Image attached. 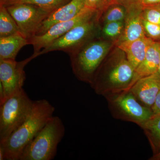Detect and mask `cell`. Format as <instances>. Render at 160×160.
I'll use <instances>...</instances> for the list:
<instances>
[{"mask_svg": "<svg viewBox=\"0 0 160 160\" xmlns=\"http://www.w3.org/2000/svg\"><path fill=\"white\" fill-rule=\"evenodd\" d=\"M55 108L46 99L34 101L31 112L26 120L4 143L5 160H19L27 145L52 116Z\"/></svg>", "mask_w": 160, "mask_h": 160, "instance_id": "6da1fadb", "label": "cell"}, {"mask_svg": "<svg viewBox=\"0 0 160 160\" xmlns=\"http://www.w3.org/2000/svg\"><path fill=\"white\" fill-rule=\"evenodd\" d=\"M134 71V68L122 51L121 54L109 62H102L90 85L97 94L105 97L126 91L129 87Z\"/></svg>", "mask_w": 160, "mask_h": 160, "instance_id": "7a4b0ae2", "label": "cell"}, {"mask_svg": "<svg viewBox=\"0 0 160 160\" xmlns=\"http://www.w3.org/2000/svg\"><path fill=\"white\" fill-rule=\"evenodd\" d=\"M111 47L109 41L94 38L69 54L75 76L80 81L90 84Z\"/></svg>", "mask_w": 160, "mask_h": 160, "instance_id": "3957f363", "label": "cell"}, {"mask_svg": "<svg viewBox=\"0 0 160 160\" xmlns=\"http://www.w3.org/2000/svg\"><path fill=\"white\" fill-rule=\"evenodd\" d=\"M65 133L62 121L52 116L23 150L19 160H51Z\"/></svg>", "mask_w": 160, "mask_h": 160, "instance_id": "277c9868", "label": "cell"}, {"mask_svg": "<svg viewBox=\"0 0 160 160\" xmlns=\"http://www.w3.org/2000/svg\"><path fill=\"white\" fill-rule=\"evenodd\" d=\"M33 103L22 89L0 105V143L6 142L29 116Z\"/></svg>", "mask_w": 160, "mask_h": 160, "instance_id": "5b68a950", "label": "cell"}, {"mask_svg": "<svg viewBox=\"0 0 160 160\" xmlns=\"http://www.w3.org/2000/svg\"><path fill=\"white\" fill-rule=\"evenodd\" d=\"M105 98L112 117L117 119L140 126L153 116L151 109L140 103L131 92L122 91Z\"/></svg>", "mask_w": 160, "mask_h": 160, "instance_id": "8992f818", "label": "cell"}, {"mask_svg": "<svg viewBox=\"0 0 160 160\" xmlns=\"http://www.w3.org/2000/svg\"><path fill=\"white\" fill-rule=\"evenodd\" d=\"M5 6L17 24L20 33L28 40L36 35L42 23L52 12L28 3Z\"/></svg>", "mask_w": 160, "mask_h": 160, "instance_id": "52a82bcc", "label": "cell"}, {"mask_svg": "<svg viewBox=\"0 0 160 160\" xmlns=\"http://www.w3.org/2000/svg\"><path fill=\"white\" fill-rule=\"evenodd\" d=\"M98 19L99 18H96L75 26L42 49L39 55L54 51H62L70 54L95 38L98 33Z\"/></svg>", "mask_w": 160, "mask_h": 160, "instance_id": "ba28073f", "label": "cell"}, {"mask_svg": "<svg viewBox=\"0 0 160 160\" xmlns=\"http://www.w3.org/2000/svg\"><path fill=\"white\" fill-rule=\"evenodd\" d=\"M102 14L100 12L85 7V9L72 19L55 24L45 33L40 35H35L29 40V44L32 45L34 49V53L39 56L40 51L49 46L52 42L66 34L75 26L90 20L99 18Z\"/></svg>", "mask_w": 160, "mask_h": 160, "instance_id": "9c48e42d", "label": "cell"}, {"mask_svg": "<svg viewBox=\"0 0 160 160\" xmlns=\"http://www.w3.org/2000/svg\"><path fill=\"white\" fill-rule=\"evenodd\" d=\"M38 57L33 53L26 59L0 60V85L2 86L6 99L23 89L26 80L24 68L30 61Z\"/></svg>", "mask_w": 160, "mask_h": 160, "instance_id": "30bf717a", "label": "cell"}, {"mask_svg": "<svg viewBox=\"0 0 160 160\" xmlns=\"http://www.w3.org/2000/svg\"><path fill=\"white\" fill-rule=\"evenodd\" d=\"M144 7L141 3H138L126 8L124 31L121 37L117 40L116 44L134 41L146 36L142 23Z\"/></svg>", "mask_w": 160, "mask_h": 160, "instance_id": "8fae6325", "label": "cell"}, {"mask_svg": "<svg viewBox=\"0 0 160 160\" xmlns=\"http://www.w3.org/2000/svg\"><path fill=\"white\" fill-rule=\"evenodd\" d=\"M86 7L85 0H70L69 2L61 6L49 15L42 23L36 35L45 33L55 24L72 19Z\"/></svg>", "mask_w": 160, "mask_h": 160, "instance_id": "7c38bea8", "label": "cell"}, {"mask_svg": "<svg viewBox=\"0 0 160 160\" xmlns=\"http://www.w3.org/2000/svg\"><path fill=\"white\" fill-rule=\"evenodd\" d=\"M129 91L140 103L151 109L160 91V76L157 72L142 78L138 80Z\"/></svg>", "mask_w": 160, "mask_h": 160, "instance_id": "4fadbf2b", "label": "cell"}, {"mask_svg": "<svg viewBox=\"0 0 160 160\" xmlns=\"http://www.w3.org/2000/svg\"><path fill=\"white\" fill-rule=\"evenodd\" d=\"M160 59V42L153 41L149 46L145 58L137 68L130 85L126 91H129L132 86L142 78L157 73Z\"/></svg>", "mask_w": 160, "mask_h": 160, "instance_id": "5bb4252c", "label": "cell"}, {"mask_svg": "<svg viewBox=\"0 0 160 160\" xmlns=\"http://www.w3.org/2000/svg\"><path fill=\"white\" fill-rule=\"evenodd\" d=\"M153 41L145 36L134 41L117 43V46L125 53L127 59L135 69L145 58L148 48Z\"/></svg>", "mask_w": 160, "mask_h": 160, "instance_id": "9a60e30c", "label": "cell"}, {"mask_svg": "<svg viewBox=\"0 0 160 160\" xmlns=\"http://www.w3.org/2000/svg\"><path fill=\"white\" fill-rule=\"evenodd\" d=\"M29 40L20 33L0 38V60H16L18 53Z\"/></svg>", "mask_w": 160, "mask_h": 160, "instance_id": "2e32d148", "label": "cell"}, {"mask_svg": "<svg viewBox=\"0 0 160 160\" xmlns=\"http://www.w3.org/2000/svg\"><path fill=\"white\" fill-rule=\"evenodd\" d=\"M149 140L153 155L160 152V115L153 116L139 126Z\"/></svg>", "mask_w": 160, "mask_h": 160, "instance_id": "e0dca14e", "label": "cell"}, {"mask_svg": "<svg viewBox=\"0 0 160 160\" xmlns=\"http://www.w3.org/2000/svg\"><path fill=\"white\" fill-rule=\"evenodd\" d=\"M18 33L19 30L14 19L6 6H0V38Z\"/></svg>", "mask_w": 160, "mask_h": 160, "instance_id": "ac0fdd59", "label": "cell"}, {"mask_svg": "<svg viewBox=\"0 0 160 160\" xmlns=\"http://www.w3.org/2000/svg\"><path fill=\"white\" fill-rule=\"evenodd\" d=\"M70 0H9L4 6L15 3H28L39 6L43 9L53 12L69 2Z\"/></svg>", "mask_w": 160, "mask_h": 160, "instance_id": "d6986e66", "label": "cell"}, {"mask_svg": "<svg viewBox=\"0 0 160 160\" xmlns=\"http://www.w3.org/2000/svg\"><path fill=\"white\" fill-rule=\"evenodd\" d=\"M126 11L125 6L113 3L104 12L103 17L104 24L109 22L124 21Z\"/></svg>", "mask_w": 160, "mask_h": 160, "instance_id": "ffe728a7", "label": "cell"}, {"mask_svg": "<svg viewBox=\"0 0 160 160\" xmlns=\"http://www.w3.org/2000/svg\"><path fill=\"white\" fill-rule=\"evenodd\" d=\"M124 27V21L105 23L102 29V34L105 38L118 40L122 34Z\"/></svg>", "mask_w": 160, "mask_h": 160, "instance_id": "44dd1931", "label": "cell"}, {"mask_svg": "<svg viewBox=\"0 0 160 160\" xmlns=\"http://www.w3.org/2000/svg\"><path fill=\"white\" fill-rule=\"evenodd\" d=\"M142 23L146 36L154 41L160 40V25L150 22L143 18Z\"/></svg>", "mask_w": 160, "mask_h": 160, "instance_id": "7402d4cb", "label": "cell"}, {"mask_svg": "<svg viewBox=\"0 0 160 160\" xmlns=\"http://www.w3.org/2000/svg\"><path fill=\"white\" fill-rule=\"evenodd\" d=\"M142 18L148 22L160 25V10L153 6H144Z\"/></svg>", "mask_w": 160, "mask_h": 160, "instance_id": "603a6c76", "label": "cell"}, {"mask_svg": "<svg viewBox=\"0 0 160 160\" xmlns=\"http://www.w3.org/2000/svg\"><path fill=\"white\" fill-rule=\"evenodd\" d=\"M86 7L97 10L100 13L104 12L110 5L113 3V0H85Z\"/></svg>", "mask_w": 160, "mask_h": 160, "instance_id": "cb8c5ba5", "label": "cell"}, {"mask_svg": "<svg viewBox=\"0 0 160 160\" xmlns=\"http://www.w3.org/2000/svg\"><path fill=\"white\" fill-rule=\"evenodd\" d=\"M151 109L153 113L152 117L160 115V91L158 93Z\"/></svg>", "mask_w": 160, "mask_h": 160, "instance_id": "d4e9b609", "label": "cell"}, {"mask_svg": "<svg viewBox=\"0 0 160 160\" xmlns=\"http://www.w3.org/2000/svg\"><path fill=\"white\" fill-rule=\"evenodd\" d=\"M141 0H113V3L119 4L127 8L133 4L141 2Z\"/></svg>", "mask_w": 160, "mask_h": 160, "instance_id": "484cf974", "label": "cell"}, {"mask_svg": "<svg viewBox=\"0 0 160 160\" xmlns=\"http://www.w3.org/2000/svg\"><path fill=\"white\" fill-rule=\"evenodd\" d=\"M140 3L144 6H152L160 4V0H141Z\"/></svg>", "mask_w": 160, "mask_h": 160, "instance_id": "4316f807", "label": "cell"}, {"mask_svg": "<svg viewBox=\"0 0 160 160\" xmlns=\"http://www.w3.org/2000/svg\"><path fill=\"white\" fill-rule=\"evenodd\" d=\"M5 160V150L3 146L0 145V160Z\"/></svg>", "mask_w": 160, "mask_h": 160, "instance_id": "83f0119b", "label": "cell"}, {"mask_svg": "<svg viewBox=\"0 0 160 160\" xmlns=\"http://www.w3.org/2000/svg\"><path fill=\"white\" fill-rule=\"evenodd\" d=\"M149 160H160V152L157 154L153 155V156L149 159Z\"/></svg>", "mask_w": 160, "mask_h": 160, "instance_id": "f1b7e54d", "label": "cell"}, {"mask_svg": "<svg viewBox=\"0 0 160 160\" xmlns=\"http://www.w3.org/2000/svg\"><path fill=\"white\" fill-rule=\"evenodd\" d=\"M9 0H0V6H4Z\"/></svg>", "mask_w": 160, "mask_h": 160, "instance_id": "f546056e", "label": "cell"}, {"mask_svg": "<svg viewBox=\"0 0 160 160\" xmlns=\"http://www.w3.org/2000/svg\"><path fill=\"white\" fill-rule=\"evenodd\" d=\"M153 7H155V8H157V9H159L160 10V4H157V5H154V6H152Z\"/></svg>", "mask_w": 160, "mask_h": 160, "instance_id": "4dcf8cb0", "label": "cell"}, {"mask_svg": "<svg viewBox=\"0 0 160 160\" xmlns=\"http://www.w3.org/2000/svg\"><path fill=\"white\" fill-rule=\"evenodd\" d=\"M157 73H158V74L160 76V59L158 69Z\"/></svg>", "mask_w": 160, "mask_h": 160, "instance_id": "1f68e13d", "label": "cell"}]
</instances>
